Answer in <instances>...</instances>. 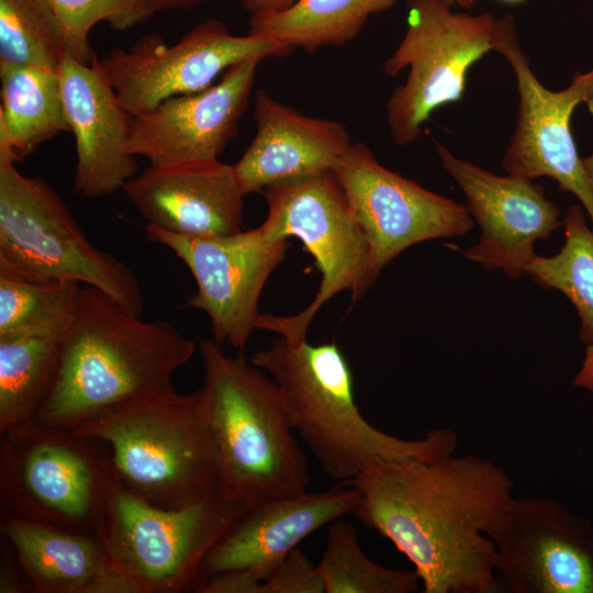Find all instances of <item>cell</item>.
<instances>
[{"label": "cell", "instance_id": "1", "mask_svg": "<svg viewBox=\"0 0 593 593\" xmlns=\"http://www.w3.org/2000/svg\"><path fill=\"white\" fill-rule=\"evenodd\" d=\"M360 492L354 515L414 566L425 593H496L490 533L514 500L513 481L473 455L387 462L345 482Z\"/></svg>", "mask_w": 593, "mask_h": 593}, {"label": "cell", "instance_id": "2", "mask_svg": "<svg viewBox=\"0 0 593 593\" xmlns=\"http://www.w3.org/2000/svg\"><path fill=\"white\" fill-rule=\"evenodd\" d=\"M197 345L165 320L144 321L81 286L53 384L34 421L75 430L119 403L175 392L172 376Z\"/></svg>", "mask_w": 593, "mask_h": 593}, {"label": "cell", "instance_id": "3", "mask_svg": "<svg viewBox=\"0 0 593 593\" xmlns=\"http://www.w3.org/2000/svg\"><path fill=\"white\" fill-rule=\"evenodd\" d=\"M249 361L272 377L293 429L334 480L347 482L387 462L435 460L456 450L458 439L450 428L410 440L373 427L355 402L351 370L335 343L295 344L280 336Z\"/></svg>", "mask_w": 593, "mask_h": 593}, {"label": "cell", "instance_id": "4", "mask_svg": "<svg viewBox=\"0 0 593 593\" xmlns=\"http://www.w3.org/2000/svg\"><path fill=\"white\" fill-rule=\"evenodd\" d=\"M198 346L202 410L223 489L249 505L306 491L307 459L277 383L242 354L226 355L213 338Z\"/></svg>", "mask_w": 593, "mask_h": 593}, {"label": "cell", "instance_id": "5", "mask_svg": "<svg viewBox=\"0 0 593 593\" xmlns=\"http://www.w3.org/2000/svg\"><path fill=\"white\" fill-rule=\"evenodd\" d=\"M74 432L105 444L122 484L153 505L176 508L223 488L200 389L119 403Z\"/></svg>", "mask_w": 593, "mask_h": 593}, {"label": "cell", "instance_id": "6", "mask_svg": "<svg viewBox=\"0 0 593 593\" xmlns=\"http://www.w3.org/2000/svg\"><path fill=\"white\" fill-rule=\"evenodd\" d=\"M250 505L220 488L176 508L146 502L109 463L98 537L139 593L193 591L209 551Z\"/></svg>", "mask_w": 593, "mask_h": 593}, {"label": "cell", "instance_id": "7", "mask_svg": "<svg viewBox=\"0 0 593 593\" xmlns=\"http://www.w3.org/2000/svg\"><path fill=\"white\" fill-rule=\"evenodd\" d=\"M0 156V277L94 287L141 316L142 286L124 261L97 248L60 195Z\"/></svg>", "mask_w": 593, "mask_h": 593}, {"label": "cell", "instance_id": "8", "mask_svg": "<svg viewBox=\"0 0 593 593\" xmlns=\"http://www.w3.org/2000/svg\"><path fill=\"white\" fill-rule=\"evenodd\" d=\"M268 214L259 226L271 239L299 238L321 273L310 305L295 315L259 314L256 328L291 343L306 340L309 325L325 302L350 291L353 302L373 283L370 249L333 170L276 182L261 192Z\"/></svg>", "mask_w": 593, "mask_h": 593}, {"label": "cell", "instance_id": "9", "mask_svg": "<svg viewBox=\"0 0 593 593\" xmlns=\"http://www.w3.org/2000/svg\"><path fill=\"white\" fill-rule=\"evenodd\" d=\"M1 436L2 515L98 536L110 463L101 441L34 419Z\"/></svg>", "mask_w": 593, "mask_h": 593}, {"label": "cell", "instance_id": "10", "mask_svg": "<svg viewBox=\"0 0 593 593\" xmlns=\"http://www.w3.org/2000/svg\"><path fill=\"white\" fill-rule=\"evenodd\" d=\"M407 30L382 72L394 77L409 68L404 85L387 102L392 141L406 146L440 107L459 102L471 66L493 51L496 19L491 13L454 12L444 0H407Z\"/></svg>", "mask_w": 593, "mask_h": 593}, {"label": "cell", "instance_id": "11", "mask_svg": "<svg viewBox=\"0 0 593 593\" xmlns=\"http://www.w3.org/2000/svg\"><path fill=\"white\" fill-rule=\"evenodd\" d=\"M294 48L275 38L237 36L217 20H206L167 45L157 34L111 49L99 66L131 116L166 99L199 92L233 65L249 57H284Z\"/></svg>", "mask_w": 593, "mask_h": 593}, {"label": "cell", "instance_id": "12", "mask_svg": "<svg viewBox=\"0 0 593 593\" xmlns=\"http://www.w3.org/2000/svg\"><path fill=\"white\" fill-rule=\"evenodd\" d=\"M333 172L368 240L373 282L406 248L466 236L474 226L466 205L389 170L363 143H353Z\"/></svg>", "mask_w": 593, "mask_h": 593}, {"label": "cell", "instance_id": "13", "mask_svg": "<svg viewBox=\"0 0 593 593\" xmlns=\"http://www.w3.org/2000/svg\"><path fill=\"white\" fill-rule=\"evenodd\" d=\"M492 46L511 65L519 97L515 130L502 159L504 170L533 180L555 179L560 190L579 199L593 225V188L571 131L574 109L593 91V68L575 74L563 90L547 89L521 48L511 14L496 19Z\"/></svg>", "mask_w": 593, "mask_h": 593}, {"label": "cell", "instance_id": "14", "mask_svg": "<svg viewBox=\"0 0 593 593\" xmlns=\"http://www.w3.org/2000/svg\"><path fill=\"white\" fill-rule=\"evenodd\" d=\"M149 240L172 250L189 268L197 292L184 306L204 312L213 339L242 354L259 316L258 302L268 278L291 247L260 227L227 236H183L145 226Z\"/></svg>", "mask_w": 593, "mask_h": 593}, {"label": "cell", "instance_id": "15", "mask_svg": "<svg viewBox=\"0 0 593 593\" xmlns=\"http://www.w3.org/2000/svg\"><path fill=\"white\" fill-rule=\"evenodd\" d=\"M513 593H593V528L555 500H513L490 533Z\"/></svg>", "mask_w": 593, "mask_h": 593}, {"label": "cell", "instance_id": "16", "mask_svg": "<svg viewBox=\"0 0 593 593\" xmlns=\"http://www.w3.org/2000/svg\"><path fill=\"white\" fill-rule=\"evenodd\" d=\"M436 149L481 230L478 243L463 251L465 257L489 270L502 269L512 279L521 277L536 256L535 242L549 238L562 226L559 208L530 178L494 175L456 157L440 143Z\"/></svg>", "mask_w": 593, "mask_h": 593}, {"label": "cell", "instance_id": "17", "mask_svg": "<svg viewBox=\"0 0 593 593\" xmlns=\"http://www.w3.org/2000/svg\"><path fill=\"white\" fill-rule=\"evenodd\" d=\"M262 59L242 60L210 87L166 99L133 116L130 152L152 166L217 159L237 135Z\"/></svg>", "mask_w": 593, "mask_h": 593}, {"label": "cell", "instance_id": "18", "mask_svg": "<svg viewBox=\"0 0 593 593\" xmlns=\"http://www.w3.org/2000/svg\"><path fill=\"white\" fill-rule=\"evenodd\" d=\"M57 71L75 138V192L98 199L122 190L138 170L128 147L133 116L120 102L97 56L85 64L66 54Z\"/></svg>", "mask_w": 593, "mask_h": 593}, {"label": "cell", "instance_id": "19", "mask_svg": "<svg viewBox=\"0 0 593 593\" xmlns=\"http://www.w3.org/2000/svg\"><path fill=\"white\" fill-rule=\"evenodd\" d=\"M359 501V490L340 482L326 491H304L250 505L209 551L200 581L223 571L246 570L264 582L303 539L354 514Z\"/></svg>", "mask_w": 593, "mask_h": 593}, {"label": "cell", "instance_id": "20", "mask_svg": "<svg viewBox=\"0 0 593 593\" xmlns=\"http://www.w3.org/2000/svg\"><path fill=\"white\" fill-rule=\"evenodd\" d=\"M147 224L197 237L243 231L244 197L234 166L219 159L149 165L122 188Z\"/></svg>", "mask_w": 593, "mask_h": 593}, {"label": "cell", "instance_id": "21", "mask_svg": "<svg viewBox=\"0 0 593 593\" xmlns=\"http://www.w3.org/2000/svg\"><path fill=\"white\" fill-rule=\"evenodd\" d=\"M256 135L234 170L245 194L276 182L333 170L353 144L335 120L306 116L262 89L255 94Z\"/></svg>", "mask_w": 593, "mask_h": 593}, {"label": "cell", "instance_id": "22", "mask_svg": "<svg viewBox=\"0 0 593 593\" xmlns=\"http://www.w3.org/2000/svg\"><path fill=\"white\" fill-rule=\"evenodd\" d=\"M0 530L35 593H83L109 563L96 535L8 515Z\"/></svg>", "mask_w": 593, "mask_h": 593}, {"label": "cell", "instance_id": "23", "mask_svg": "<svg viewBox=\"0 0 593 593\" xmlns=\"http://www.w3.org/2000/svg\"><path fill=\"white\" fill-rule=\"evenodd\" d=\"M0 81V156L21 161L44 142L70 132L57 70L5 67Z\"/></svg>", "mask_w": 593, "mask_h": 593}, {"label": "cell", "instance_id": "24", "mask_svg": "<svg viewBox=\"0 0 593 593\" xmlns=\"http://www.w3.org/2000/svg\"><path fill=\"white\" fill-rule=\"evenodd\" d=\"M70 318L0 339V434L35 418L53 384Z\"/></svg>", "mask_w": 593, "mask_h": 593}, {"label": "cell", "instance_id": "25", "mask_svg": "<svg viewBox=\"0 0 593 593\" xmlns=\"http://www.w3.org/2000/svg\"><path fill=\"white\" fill-rule=\"evenodd\" d=\"M396 0H296L280 12L253 14L249 34L264 35L310 53L342 46L359 33L371 14Z\"/></svg>", "mask_w": 593, "mask_h": 593}, {"label": "cell", "instance_id": "26", "mask_svg": "<svg viewBox=\"0 0 593 593\" xmlns=\"http://www.w3.org/2000/svg\"><path fill=\"white\" fill-rule=\"evenodd\" d=\"M566 240L552 257L535 256L525 273L544 289H555L574 305L580 317L579 337L593 344V230L582 209L571 204L562 219Z\"/></svg>", "mask_w": 593, "mask_h": 593}, {"label": "cell", "instance_id": "27", "mask_svg": "<svg viewBox=\"0 0 593 593\" xmlns=\"http://www.w3.org/2000/svg\"><path fill=\"white\" fill-rule=\"evenodd\" d=\"M325 593H413L419 590L415 570L389 569L361 549L357 533L343 518L332 522L317 564Z\"/></svg>", "mask_w": 593, "mask_h": 593}, {"label": "cell", "instance_id": "28", "mask_svg": "<svg viewBox=\"0 0 593 593\" xmlns=\"http://www.w3.org/2000/svg\"><path fill=\"white\" fill-rule=\"evenodd\" d=\"M66 54L60 25L46 0H0V68L57 70Z\"/></svg>", "mask_w": 593, "mask_h": 593}, {"label": "cell", "instance_id": "29", "mask_svg": "<svg viewBox=\"0 0 593 593\" xmlns=\"http://www.w3.org/2000/svg\"><path fill=\"white\" fill-rule=\"evenodd\" d=\"M81 283L32 282L0 277V339L71 317Z\"/></svg>", "mask_w": 593, "mask_h": 593}, {"label": "cell", "instance_id": "30", "mask_svg": "<svg viewBox=\"0 0 593 593\" xmlns=\"http://www.w3.org/2000/svg\"><path fill=\"white\" fill-rule=\"evenodd\" d=\"M60 25L66 53L90 64L96 57L89 45L91 29L107 22L124 31L147 20L136 0H46Z\"/></svg>", "mask_w": 593, "mask_h": 593}, {"label": "cell", "instance_id": "31", "mask_svg": "<svg viewBox=\"0 0 593 593\" xmlns=\"http://www.w3.org/2000/svg\"><path fill=\"white\" fill-rule=\"evenodd\" d=\"M261 593H325L317 564L293 549L262 582Z\"/></svg>", "mask_w": 593, "mask_h": 593}, {"label": "cell", "instance_id": "32", "mask_svg": "<svg viewBox=\"0 0 593 593\" xmlns=\"http://www.w3.org/2000/svg\"><path fill=\"white\" fill-rule=\"evenodd\" d=\"M262 581L246 570L211 574L199 582L198 593H261Z\"/></svg>", "mask_w": 593, "mask_h": 593}, {"label": "cell", "instance_id": "33", "mask_svg": "<svg viewBox=\"0 0 593 593\" xmlns=\"http://www.w3.org/2000/svg\"><path fill=\"white\" fill-rule=\"evenodd\" d=\"M83 593H139L135 583L110 560L105 568L86 586Z\"/></svg>", "mask_w": 593, "mask_h": 593}, {"label": "cell", "instance_id": "34", "mask_svg": "<svg viewBox=\"0 0 593 593\" xmlns=\"http://www.w3.org/2000/svg\"><path fill=\"white\" fill-rule=\"evenodd\" d=\"M144 12L145 16L149 19L157 12L169 9H188L204 0H136Z\"/></svg>", "mask_w": 593, "mask_h": 593}, {"label": "cell", "instance_id": "35", "mask_svg": "<svg viewBox=\"0 0 593 593\" xmlns=\"http://www.w3.org/2000/svg\"><path fill=\"white\" fill-rule=\"evenodd\" d=\"M572 384L593 394V344L586 345L584 359Z\"/></svg>", "mask_w": 593, "mask_h": 593}, {"label": "cell", "instance_id": "36", "mask_svg": "<svg viewBox=\"0 0 593 593\" xmlns=\"http://www.w3.org/2000/svg\"><path fill=\"white\" fill-rule=\"evenodd\" d=\"M296 0H242L243 7L253 14L280 12Z\"/></svg>", "mask_w": 593, "mask_h": 593}, {"label": "cell", "instance_id": "37", "mask_svg": "<svg viewBox=\"0 0 593 593\" xmlns=\"http://www.w3.org/2000/svg\"><path fill=\"white\" fill-rule=\"evenodd\" d=\"M4 561L5 563H2L1 568L0 592H24L25 586L19 580L13 566L10 563V560L5 558Z\"/></svg>", "mask_w": 593, "mask_h": 593}, {"label": "cell", "instance_id": "38", "mask_svg": "<svg viewBox=\"0 0 593 593\" xmlns=\"http://www.w3.org/2000/svg\"><path fill=\"white\" fill-rule=\"evenodd\" d=\"M585 103L593 118V91L590 93V96L585 100ZM582 165H583L585 175L588 177V180L593 188V154L589 157L582 158Z\"/></svg>", "mask_w": 593, "mask_h": 593}, {"label": "cell", "instance_id": "39", "mask_svg": "<svg viewBox=\"0 0 593 593\" xmlns=\"http://www.w3.org/2000/svg\"><path fill=\"white\" fill-rule=\"evenodd\" d=\"M450 7L458 5L462 9H470L475 4L477 0H444Z\"/></svg>", "mask_w": 593, "mask_h": 593}, {"label": "cell", "instance_id": "40", "mask_svg": "<svg viewBox=\"0 0 593 593\" xmlns=\"http://www.w3.org/2000/svg\"><path fill=\"white\" fill-rule=\"evenodd\" d=\"M499 1L508 3V4H518V3L525 2L526 0H499Z\"/></svg>", "mask_w": 593, "mask_h": 593}]
</instances>
